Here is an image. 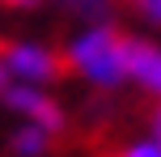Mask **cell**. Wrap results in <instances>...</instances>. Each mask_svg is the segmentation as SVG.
<instances>
[{
	"label": "cell",
	"instance_id": "cell-1",
	"mask_svg": "<svg viewBox=\"0 0 161 157\" xmlns=\"http://www.w3.org/2000/svg\"><path fill=\"white\" fill-rule=\"evenodd\" d=\"M64 64L97 89H119L127 81V34H119L110 21H97L68 42Z\"/></svg>",
	"mask_w": 161,
	"mask_h": 157
},
{
	"label": "cell",
	"instance_id": "cell-2",
	"mask_svg": "<svg viewBox=\"0 0 161 157\" xmlns=\"http://www.w3.org/2000/svg\"><path fill=\"white\" fill-rule=\"evenodd\" d=\"M0 64H4L8 81H21V85H51L64 72V55H55L42 42H4Z\"/></svg>",
	"mask_w": 161,
	"mask_h": 157
},
{
	"label": "cell",
	"instance_id": "cell-3",
	"mask_svg": "<svg viewBox=\"0 0 161 157\" xmlns=\"http://www.w3.org/2000/svg\"><path fill=\"white\" fill-rule=\"evenodd\" d=\"M0 98H4V106H8V110H17L25 123L42 127V132H51V136H59V132H64V106H59V102L51 98L42 85L8 81V89L0 93Z\"/></svg>",
	"mask_w": 161,
	"mask_h": 157
},
{
	"label": "cell",
	"instance_id": "cell-4",
	"mask_svg": "<svg viewBox=\"0 0 161 157\" xmlns=\"http://www.w3.org/2000/svg\"><path fill=\"white\" fill-rule=\"evenodd\" d=\"M127 81L161 98V47L144 38H127Z\"/></svg>",
	"mask_w": 161,
	"mask_h": 157
},
{
	"label": "cell",
	"instance_id": "cell-5",
	"mask_svg": "<svg viewBox=\"0 0 161 157\" xmlns=\"http://www.w3.org/2000/svg\"><path fill=\"white\" fill-rule=\"evenodd\" d=\"M8 149L17 157H42L51 149V132H42V127H34V123H21L13 132V140H8Z\"/></svg>",
	"mask_w": 161,
	"mask_h": 157
},
{
	"label": "cell",
	"instance_id": "cell-6",
	"mask_svg": "<svg viewBox=\"0 0 161 157\" xmlns=\"http://www.w3.org/2000/svg\"><path fill=\"white\" fill-rule=\"evenodd\" d=\"M110 157H161V149L153 140H136V144H127V149H119V153H110Z\"/></svg>",
	"mask_w": 161,
	"mask_h": 157
},
{
	"label": "cell",
	"instance_id": "cell-7",
	"mask_svg": "<svg viewBox=\"0 0 161 157\" xmlns=\"http://www.w3.org/2000/svg\"><path fill=\"white\" fill-rule=\"evenodd\" d=\"M131 8H136L148 25H161V0H131Z\"/></svg>",
	"mask_w": 161,
	"mask_h": 157
},
{
	"label": "cell",
	"instance_id": "cell-8",
	"mask_svg": "<svg viewBox=\"0 0 161 157\" xmlns=\"http://www.w3.org/2000/svg\"><path fill=\"white\" fill-rule=\"evenodd\" d=\"M64 4H72L76 13H93V17H106V0H64Z\"/></svg>",
	"mask_w": 161,
	"mask_h": 157
},
{
	"label": "cell",
	"instance_id": "cell-9",
	"mask_svg": "<svg viewBox=\"0 0 161 157\" xmlns=\"http://www.w3.org/2000/svg\"><path fill=\"white\" fill-rule=\"evenodd\" d=\"M153 144L161 149V106H157V115H153Z\"/></svg>",
	"mask_w": 161,
	"mask_h": 157
},
{
	"label": "cell",
	"instance_id": "cell-10",
	"mask_svg": "<svg viewBox=\"0 0 161 157\" xmlns=\"http://www.w3.org/2000/svg\"><path fill=\"white\" fill-rule=\"evenodd\" d=\"M4 4H13V8H34V4H42V0H4Z\"/></svg>",
	"mask_w": 161,
	"mask_h": 157
},
{
	"label": "cell",
	"instance_id": "cell-11",
	"mask_svg": "<svg viewBox=\"0 0 161 157\" xmlns=\"http://www.w3.org/2000/svg\"><path fill=\"white\" fill-rule=\"evenodd\" d=\"M8 89V72H4V64H0V93Z\"/></svg>",
	"mask_w": 161,
	"mask_h": 157
}]
</instances>
